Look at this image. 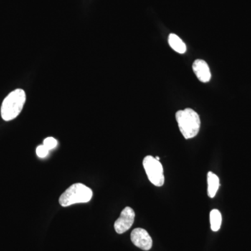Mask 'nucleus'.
<instances>
[{
	"instance_id": "obj_13",
	"label": "nucleus",
	"mask_w": 251,
	"mask_h": 251,
	"mask_svg": "<svg viewBox=\"0 0 251 251\" xmlns=\"http://www.w3.org/2000/svg\"><path fill=\"white\" fill-rule=\"evenodd\" d=\"M156 159L158 160V161H159V160H160L159 157L156 156Z\"/></svg>"
},
{
	"instance_id": "obj_3",
	"label": "nucleus",
	"mask_w": 251,
	"mask_h": 251,
	"mask_svg": "<svg viewBox=\"0 0 251 251\" xmlns=\"http://www.w3.org/2000/svg\"><path fill=\"white\" fill-rule=\"evenodd\" d=\"M93 196V192L90 188L85 184L76 183L68 188L59 197V204L63 207L90 202Z\"/></svg>"
},
{
	"instance_id": "obj_8",
	"label": "nucleus",
	"mask_w": 251,
	"mask_h": 251,
	"mask_svg": "<svg viewBox=\"0 0 251 251\" xmlns=\"http://www.w3.org/2000/svg\"><path fill=\"white\" fill-rule=\"evenodd\" d=\"M208 182V196L209 198L215 197L216 193L219 190L220 183L219 178L217 175L213 173L212 172H209L207 175Z\"/></svg>"
},
{
	"instance_id": "obj_6",
	"label": "nucleus",
	"mask_w": 251,
	"mask_h": 251,
	"mask_svg": "<svg viewBox=\"0 0 251 251\" xmlns=\"http://www.w3.org/2000/svg\"><path fill=\"white\" fill-rule=\"evenodd\" d=\"M130 239L133 244L143 251H149L152 247V239L148 231L143 228H135L130 234Z\"/></svg>"
},
{
	"instance_id": "obj_1",
	"label": "nucleus",
	"mask_w": 251,
	"mask_h": 251,
	"mask_svg": "<svg viewBox=\"0 0 251 251\" xmlns=\"http://www.w3.org/2000/svg\"><path fill=\"white\" fill-rule=\"evenodd\" d=\"M26 101V94L21 89L13 91L4 99L1 107V116L4 121L14 120L22 111Z\"/></svg>"
},
{
	"instance_id": "obj_4",
	"label": "nucleus",
	"mask_w": 251,
	"mask_h": 251,
	"mask_svg": "<svg viewBox=\"0 0 251 251\" xmlns=\"http://www.w3.org/2000/svg\"><path fill=\"white\" fill-rule=\"evenodd\" d=\"M143 166L149 180L154 186L159 187L164 184L163 168L159 161L152 156H147L144 158Z\"/></svg>"
},
{
	"instance_id": "obj_9",
	"label": "nucleus",
	"mask_w": 251,
	"mask_h": 251,
	"mask_svg": "<svg viewBox=\"0 0 251 251\" xmlns=\"http://www.w3.org/2000/svg\"><path fill=\"white\" fill-rule=\"evenodd\" d=\"M168 43H169V45L171 46L172 49L176 51V52H179L180 54H184L186 52V44L176 34H170L169 37H168Z\"/></svg>"
},
{
	"instance_id": "obj_7",
	"label": "nucleus",
	"mask_w": 251,
	"mask_h": 251,
	"mask_svg": "<svg viewBox=\"0 0 251 251\" xmlns=\"http://www.w3.org/2000/svg\"><path fill=\"white\" fill-rule=\"evenodd\" d=\"M193 70L198 80L202 82H208L211 80L210 69L205 61L196 59L193 64Z\"/></svg>"
},
{
	"instance_id": "obj_12",
	"label": "nucleus",
	"mask_w": 251,
	"mask_h": 251,
	"mask_svg": "<svg viewBox=\"0 0 251 251\" xmlns=\"http://www.w3.org/2000/svg\"><path fill=\"white\" fill-rule=\"evenodd\" d=\"M36 155L39 157V158H45L48 156L49 153V150L44 146V145H40V146L37 147L36 150Z\"/></svg>"
},
{
	"instance_id": "obj_2",
	"label": "nucleus",
	"mask_w": 251,
	"mask_h": 251,
	"mask_svg": "<svg viewBox=\"0 0 251 251\" xmlns=\"http://www.w3.org/2000/svg\"><path fill=\"white\" fill-rule=\"evenodd\" d=\"M176 122L181 134L186 139L194 138L199 133L201 128V119L196 111L191 108L176 112Z\"/></svg>"
},
{
	"instance_id": "obj_11",
	"label": "nucleus",
	"mask_w": 251,
	"mask_h": 251,
	"mask_svg": "<svg viewBox=\"0 0 251 251\" xmlns=\"http://www.w3.org/2000/svg\"><path fill=\"white\" fill-rule=\"evenodd\" d=\"M43 145L50 151V150H53L54 148L57 147V141L55 138H52V137H49V138H46L44 140V144Z\"/></svg>"
},
{
	"instance_id": "obj_5",
	"label": "nucleus",
	"mask_w": 251,
	"mask_h": 251,
	"mask_svg": "<svg viewBox=\"0 0 251 251\" xmlns=\"http://www.w3.org/2000/svg\"><path fill=\"white\" fill-rule=\"evenodd\" d=\"M135 216V211L132 208L125 207L114 225L117 233L123 234L128 231L134 223Z\"/></svg>"
},
{
	"instance_id": "obj_10",
	"label": "nucleus",
	"mask_w": 251,
	"mask_h": 251,
	"mask_svg": "<svg viewBox=\"0 0 251 251\" xmlns=\"http://www.w3.org/2000/svg\"><path fill=\"white\" fill-rule=\"evenodd\" d=\"M211 229L214 232H217L221 228L222 224V216L218 209H213L210 212Z\"/></svg>"
}]
</instances>
